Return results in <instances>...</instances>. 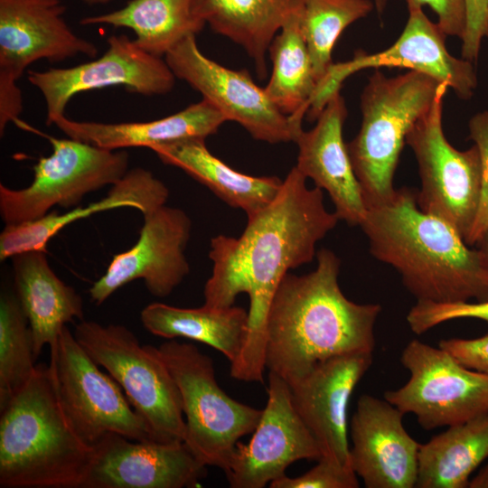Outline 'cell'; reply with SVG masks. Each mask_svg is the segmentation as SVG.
<instances>
[{
    "label": "cell",
    "mask_w": 488,
    "mask_h": 488,
    "mask_svg": "<svg viewBox=\"0 0 488 488\" xmlns=\"http://www.w3.org/2000/svg\"><path fill=\"white\" fill-rule=\"evenodd\" d=\"M408 6L430 7L437 16V24L446 35L462 40L466 28L465 0H406Z\"/></svg>",
    "instance_id": "obj_37"
},
{
    "label": "cell",
    "mask_w": 488,
    "mask_h": 488,
    "mask_svg": "<svg viewBox=\"0 0 488 488\" xmlns=\"http://www.w3.org/2000/svg\"><path fill=\"white\" fill-rule=\"evenodd\" d=\"M474 246H476L482 275L488 286V228L481 235Z\"/></svg>",
    "instance_id": "obj_39"
},
{
    "label": "cell",
    "mask_w": 488,
    "mask_h": 488,
    "mask_svg": "<svg viewBox=\"0 0 488 488\" xmlns=\"http://www.w3.org/2000/svg\"><path fill=\"white\" fill-rule=\"evenodd\" d=\"M408 22L391 46L371 54L359 50L352 60L333 63L316 87L306 114L309 120H316L349 76L371 68L399 67L419 71L451 88L460 99H471L477 86L472 62L448 52L445 43L446 35L437 23L428 19L422 7L408 5Z\"/></svg>",
    "instance_id": "obj_13"
},
{
    "label": "cell",
    "mask_w": 488,
    "mask_h": 488,
    "mask_svg": "<svg viewBox=\"0 0 488 488\" xmlns=\"http://www.w3.org/2000/svg\"><path fill=\"white\" fill-rule=\"evenodd\" d=\"M373 352H352L317 364L289 385L294 408L316 439L322 456L351 467L348 404L372 364Z\"/></svg>",
    "instance_id": "obj_20"
},
{
    "label": "cell",
    "mask_w": 488,
    "mask_h": 488,
    "mask_svg": "<svg viewBox=\"0 0 488 488\" xmlns=\"http://www.w3.org/2000/svg\"><path fill=\"white\" fill-rule=\"evenodd\" d=\"M143 218L135 245L115 255L103 276L89 288V296L97 305L136 279L144 280L152 296L167 297L189 274L185 250L192 223L187 213L164 204Z\"/></svg>",
    "instance_id": "obj_16"
},
{
    "label": "cell",
    "mask_w": 488,
    "mask_h": 488,
    "mask_svg": "<svg viewBox=\"0 0 488 488\" xmlns=\"http://www.w3.org/2000/svg\"><path fill=\"white\" fill-rule=\"evenodd\" d=\"M371 254L390 265L417 301L488 300L476 249L449 222L423 211L414 189L401 187L367 208L360 226Z\"/></svg>",
    "instance_id": "obj_3"
},
{
    "label": "cell",
    "mask_w": 488,
    "mask_h": 488,
    "mask_svg": "<svg viewBox=\"0 0 488 488\" xmlns=\"http://www.w3.org/2000/svg\"><path fill=\"white\" fill-rule=\"evenodd\" d=\"M202 137H189L153 146L162 163L183 170L234 209L251 217L279 192L283 180L277 176L242 174L213 155Z\"/></svg>",
    "instance_id": "obj_25"
},
{
    "label": "cell",
    "mask_w": 488,
    "mask_h": 488,
    "mask_svg": "<svg viewBox=\"0 0 488 488\" xmlns=\"http://www.w3.org/2000/svg\"><path fill=\"white\" fill-rule=\"evenodd\" d=\"M11 258L15 296L28 320L37 359L45 345L56 343L68 323L83 320V300L52 270L46 251H27Z\"/></svg>",
    "instance_id": "obj_23"
},
{
    "label": "cell",
    "mask_w": 488,
    "mask_h": 488,
    "mask_svg": "<svg viewBox=\"0 0 488 488\" xmlns=\"http://www.w3.org/2000/svg\"><path fill=\"white\" fill-rule=\"evenodd\" d=\"M306 0H192L194 14L216 33L240 45L253 59L260 79L267 76L269 45L291 14Z\"/></svg>",
    "instance_id": "obj_26"
},
{
    "label": "cell",
    "mask_w": 488,
    "mask_h": 488,
    "mask_svg": "<svg viewBox=\"0 0 488 488\" xmlns=\"http://www.w3.org/2000/svg\"><path fill=\"white\" fill-rule=\"evenodd\" d=\"M387 2L388 0H373L374 7L380 14H382L384 12Z\"/></svg>",
    "instance_id": "obj_41"
},
{
    "label": "cell",
    "mask_w": 488,
    "mask_h": 488,
    "mask_svg": "<svg viewBox=\"0 0 488 488\" xmlns=\"http://www.w3.org/2000/svg\"><path fill=\"white\" fill-rule=\"evenodd\" d=\"M346 117L345 100L340 91L336 92L316 118V125L308 131L302 130L296 138V167L328 193L339 221L361 226L367 205L343 138Z\"/></svg>",
    "instance_id": "obj_21"
},
{
    "label": "cell",
    "mask_w": 488,
    "mask_h": 488,
    "mask_svg": "<svg viewBox=\"0 0 488 488\" xmlns=\"http://www.w3.org/2000/svg\"><path fill=\"white\" fill-rule=\"evenodd\" d=\"M73 334L121 387L154 441L183 442L186 427L180 390L156 347L141 345L121 324L81 320Z\"/></svg>",
    "instance_id": "obj_6"
},
{
    "label": "cell",
    "mask_w": 488,
    "mask_h": 488,
    "mask_svg": "<svg viewBox=\"0 0 488 488\" xmlns=\"http://www.w3.org/2000/svg\"><path fill=\"white\" fill-rule=\"evenodd\" d=\"M80 23L128 28L135 33L138 47L160 58L206 24L194 14L192 0H130L122 8L85 16Z\"/></svg>",
    "instance_id": "obj_28"
},
{
    "label": "cell",
    "mask_w": 488,
    "mask_h": 488,
    "mask_svg": "<svg viewBox=\"0 0 488 488\" xmlns=\"http://www.w3.org/2000/svg\"><path fill=\"white\" fill-rule=\"evenodd\" d=\"M469 137L478 147L482 159V186L478 211L465 242L474 246L488 228V110L475 114L469 120Z\"/></svg>",
    "instance_id": "obj_35"
},
{
    "label": "cell",
    "mask_w": 488,
    "mask_h": 488,
    "mask_svg": "<svg viewBox=\"0 0 488 488\" xmlns=\"http://www.w3.org/2000/svg\"><path fill=\"white\" fill-rule=\"evenodd\" d=\"M164 60L176 79L185 81L227 118L256 140L268 144L296 142L303 117L284 114L245 70L226 68L206 57L196 35L175 45Z\"/></svg>",
    "instance_id": "obj_12"
},
{
    "label": "cell",
    "mask_w": 488,
    "mask_h": 488,
    "mask_svg": "<svg viewBox=\"0 0 488 488\" xmlns=\"http://www.w3.org/2000/svg\"><path fill=\"white\" fill-rule=\"evenodd\" d=\"M409 379L384 399L426 430L450 427L488 414V374L469 369L441 347L418 340L403 349Z\"/></svg>",
    "instance_id": "obj_11"
},
{
    "label": "cell",
    "mask_w": 488,
    "mask_h": 488,
    "mask_svg": "<svg viewBox=\"0 0 488 488\" xmlns=\"http://www.w3.org/2000/svg\"><path fill=\"white\" fill-rule=\"evenodd\" d=\"M1 408V488H80L93 447L76 434L56 396L49 366Z\"/></svg>",
    "instance_id": "obj_4"
},
{
    "label": "cell",
    "mask_w": 488,
    "mask_h": 488,
    "mask_svg": "<svg viewBox=\"0 0 488 488\" xmlns=\"http://www.w3.org/2000/svg\"><path fill=\"white\" fill-rule=\"evenodd\" d=\"M302 10L289 16L269 45L272 73L264 89L284 114L304 117L317 82L302 32Z\"/></svg>",
    "instance_id": "obj_30"
},
{
    "label": "cell",
    "mask_w": 488,
    "mask_h": 488,
    "mask_svg": "<svg viewBox=\"0 0 488 488\" xmlns=\"http://www.w3.org/2000/svg\"><path fill=\"white\" fill-rule=\"evenodd\" d=\"M227 121L211 102L202 99L173 115L141 122L102 123L78 121L65 115L53 125L68 137L109 150L146 147L189 137H202L217 133Z\"/></svg>",
    "instance_id": "obj_24"
},
{
    "label": "cell",
    "mask_w": 488,
    "mask_h": 488,
    "mask_svg": "<svg viewBox=\"0 0 488 488\" xmlns=\"http://www.w3.org/2000/svg\"><path fill=\"white\" fill-rule=\"evenodd\" d=\"M438 346L465 367L488 374V333L473 339H444Z\"/></svg>",
    "instance_id": "obj_38"
},
{
    "label": "cell",
    "mask_w": 488,
    "mask_h": 488,
    "mask_svg": "<svg viewBox=\"0 0 488 488\" xmlns=\"http://www.w3.org/2000/svg\"><path fill=\"white\" fill-rule=\"evenodd\" d=\"M108 48L98 59L73 67L29 70L27 79L42 95L46 125L65 115L70 100L77 94L121 86L143 96L169 93L175 76L164 58L142 50L125 34L111 35Z\"/></svg>",
    "instance_id": "obj_14"
},
{
    "label": "cell",
    "mask_w": 488,
    "mask_h": 488,
    "mask_svg": "<svg viewBox=\"0 0 488 488\" xmlns=\"http://www.w3.org/2000/svg\"><path fill=\"white\" fill-rule=\"evenodd\" d=\"M466 28L462 38V58L471 62L478 58L482 41L488 38V0H465Z\"/></svg>",
    "instance_id": "obj_36"
},
{
    "label": "cell",
    "mask_w": 488,
    "mask_h": 488,
    "mask_svg": "<svg viewBox=\"0 0 488 488\" xmlns=\"http://www.w3.org/2000/svg\"><path fill=\"white\" fill-rule=\"evenodd\" d=\"M488 458V414L448 428L418 450V488H465Z\"/></svg>",
    "instance_id": "obj_29"
},
{
    "label": "cell",
    "mask_w": 488,
    "mask_h": 488,
    "mask_svg": "<svg viewBox=\"0 0 488 488\" xmlns=\"http://www.w3.org/2000/svg\"><path fill=\"white\" fill-rule=\"evenodd\" d=\"M156 350L180 390L183 442L202 464L225 472L237 443L255 430L263 409L226 394L218 384L211 358L195 345L171 339Z\"/></svg>",
    "instance_id": "obj_7"
},
{
    "label": "cell",
    "mask_w": 488,
    "mask_h": 488,
    "mask_svg": "<svg viewBox=\"0 0 488 488\" xmlns=\"http://www.w3.org/2000/svg\"><path fill=\"white\" fill-rule=\"evenodd\" d=\"M140 321L154 335L168 340L182 337L207 344L221 352L231 364L244 345L249 313L236 305L183 308L155 302L142 309Z\"/></svg>",
    "instance_id": "obj_27"
},
{
    "label": "cell",
    "mask_w": 488,
    "mask_h": 488,
    "mask_svg": "<svg viewBox=\"0 0 488 488\" xmlns=\"http://www.w3.org/2000/svg\"><path fill=\"white\" fill-rule=\"evenodd\" d=\"M49 366L57 399L79 437L93 447L110 433L139 441H154L121 387L103 372L64 326L50 347Z\"/></svg>",
    "instance_id": "obj_9"
},
{
    "label": "cell",
    "mask_w": 488,
    "mask_h": 488,
    "mask_svg": "<svg viewBox=\"0 0 488 488\" xmlns=\"http://www.w3.org/2000/svg\"><path fill=\"white\" fill-rule=\"evenodd\" d=\"M61 0H0V98L22 96L16 81L40 60L97 56V46L71 30Z\"/></svg>",
    "instance_id": "obj_15"
},
{
    "label": "cell",
    "mask_w": 488,
    "mask_h": 488,
    "mask_svg": "<svg viewBox=\"0 0 488 488\" xmlns=\"http://www.w3.org/2000/svg\"><path fill=\"white\" fill-rule=\"evenodd\" d=\"M403 416L385 399L359 398L350 426V463L365 487H416L420 444L405 429Z\"/></svg>",
    "instance_id": "obj_19"
},
{
    "label": "cell",
    "mask_w": 488,
    "mask_h": 488,
    "mask_svg": "<svg viewBox=\"0 0 488 488\" xmlns=\"http://www.w3.org/2000/svg\"><path fill=\"white\" fill-rule=\"evenodd\" d=\"M184 442L139 441L110 433L93 446L80 488H192L207 469Z\"/></svg>",
    "instance_id": "obj_18"
},
{
    "label": "cell",
    "mask_w": 488,
    "mask_h": 488,
    "mask_svg": "<svg viewBox=\"0 0 488 488\" xmlns=\"http://www.w3.org/2000/svg\"><path fill=\"white\" fill-rule=\"evenodd\" d=\"M270 488H357L359 481L352 467L322 456L306 473L289 477L284 475L269 484Z\"/></svg>",
    "instance_id": "obj_34"
},
{
    "label": "cell",
    "mask_w": 488,
    "mask_h": 488,
    "mask_svg": "<svg viewBox=\"0 0 488 488\" xmlns=\"http://www.w3.org/2000/svg\"><path fill=\"white\" fill-rule=\"evenodd\" d=\"M444 86L416 70L389 78L377 69L369 78L361 95V128L347 144L367 208L393 195V177L407 136Z\"/></svg>",
    "instance_id": "obj_5"
},
{
    "label": "cell",
    "mask_w": 488,
    "mask_h": 488,
    "mask_svg": "<svg viewBox=\"0 0 488 488\" xmlns=\"http://www.w3.org/2000/svg\"><path fill=\"white\" fill-rule=\"evenodd\" d=\"M248 444L237 443L224 472L232 488H263L301 459L318 461L320 446L293 406L290 387L268 373L267 402Z\"/></svg>",
    "instance_id": "obj_17"
},
{
    "label": "cell",
    "mask_w": 488,
    "mask_h": 488,
    "mask_svg": "<svg viewBox=\"0 0 488 488\" xmlns=\"http://www.w3.org/2000/svg\"><path fill=\"white\" fill-rule=\"evenodd\" d=\"M306 177L294 166L276 198L248 218L239 238L211 239V275L205 283L204 305L226 308L245 293L249 299L248 332L230 376L263 382L267 323L275 293L290 269L311 262L315 247L339 219L324 206L323 190L308 188Z\"/></svg>",
    "instance_id": "obj_1"
},
{
    "label": "cell",
    "mask_w": 488,
    "mask_h": 488,
    "mask_svg": "<svg viewBox=\"0 0 488 488\" xmlns=\"http://www.w3.org/2000/svg\"><path fill=\"white\" fill-rule=\"evenodd\" d=\"M88 5H107L111 1L114 0H81Z\"/></svg>",
    "instance_id": "obj_42"
},
{
    "label": "cell",
    "mask_w": 488,
    "mask_h": 488,
    "mask_svg": "<svg viewBox=\"0 0 488 488\" xmlns=\"http://www.w3.org/2000/svg\"><path fill=\"white\" fill-rule=\"evenodd\" d=\"M462 318L488 323V300L451 304L417 301L407 314L409 328L418 335L445 322Z\"/></svg>",
    "instance_id": "obj_33"
},
{
    "label": "cell",
    "mask_w": 488,
    "mask_h": 488,
    "mask_svg": "<svg viewBox=\"0 0 488 488\" xmlns=\"http://www.w3.org/2000/svg\"><path fill=\"white\" fill-rule=\"evenodd\" d=\"M446 89L444 86L439 90L430 108L408 134L406 144L418 162V207L449 222L466 240L479 206L482 159L476 145L460 151L446 138L442 110Z\"/></svg>",
    "instance_id": "obj_10"
},
{
    "label": "cell",
    "mask_w": 488,
    "mask_h": 488,
    "mask_svg": "<svg viewBox=\"0 0 488 488\" xmlns=\"http://www.w3.org/2000/svg\"><path fill=\"white\" fill-rule=\"evenodd\" d=\"M43 136L52 152L38 159L32 183L22 189L0 184V214L5 225L38 220L54 206H78L87 194L112 186L129 170L126 149L109 150L70 137Z\"/></svg>",
    "instance_id": "obj_8"
},
{
    "label": "cell",
    "mask_w": 488,
    "mask_h": 488,
    "mask_svg": "<svg viewBox=\"0 0 488 488\" xmlns=\"http://www.w3.org/2000/svg\"><path fill=\"white\" fill-rule=\"evenodd\" d=\"M305 275L287 273L267 323L266 368L291 385L317 364L352 352H373L379 304H357L339 285L340 259L328 249Z\"/></svg>",
    "instance_id": "obj_2"
},
{
    "label": "cell",
    "mask_w": 488,
    "mask_h": 488,
    "mask_svg": "<svg viewBox=\"0 0 488 488\" xmlns=\"http://www.w3.org/2000/svg\"><path fill=\"white\" fill-rule=\"evenodd\" d=\"M468 487L488 488V464L485 465L474 477L470 479Z\"/></svg>",
    "instance_id": "obj_40"
},
{
    "label": "cell",
    "mask_w": 488,
    "mask_h": 488,
    "mask_svg": "<svg viewBox=\"0 0 488 488\" xmlns=\"http://www.w3.org/2000/svg\"><path fill=\"white\" fill-rule=\"evenodd\" d=\"M374 8L371 0H306L301 27L318 83L333 65L332 52L342 33Z\"/></svg>",
    "instance_id": "obj_31"
},
{
    "label": "cell",
    "mask_w": 488,
    "mask_h": 488,
    "mask_svg": "<svg viewBox=\"0 0 488 488\" xmlns=\"http://www.w3.org/2000/svg\"><path fill=\"white\" fill-rule=\"evenodd\" d=\"M168 197V188L152 172L141 167L129 169L104 198L95 202L64 213L50 211L35 221L5 225L0 234V260L32 250L46 251L49 241L61 230L92 214L131 208L145 215L164 205Z\"/></svg>",
    "instance_id": "obj_22"
},
{
    "label": "cell",
    "mask_w": 488,
    "mask_h": 488,
    "mask_svg": "<svg viewBox=\"0 0 488 488\" xmlns=\"http://www.w3.org/2000/svg\"><path fill=\"white\" fill-rule=\"evenodd\" d=\"M36 358L29 323L15 296L0 297V408L31 379Z\"/></svg>",
    "instance_id": "obj_32"
}]
</instances>
